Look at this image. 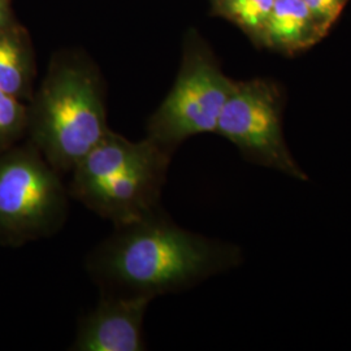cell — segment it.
<instances>
[{
	"label": "cell",
	"mask_w": 351,
	"mask_h": 351,
	"mask_svg": "<svg viewBox=\"0 0 351 351\" xmlns=\"http://www.w3.org/2000/svg\"><path fill=\"white\" fill-rule=\"evenodd\" d=\"M7 19V0H0V25L5 23Z\"/></svg>",
	"instance_id": "5bb4252c"
},
{
	"label": "cell",
	"mask_w": 351,
	"mask_h": 351,
	"mask_svg": "<svg viewBox=\"0 0 351 351\" xmlns=\"http://www.w3.org/2000/svg\"><path fill=\"white\" fill-rule=\"evenodd\" d=\"M275 0H230V11L243 25L252 29L265 25Z\"/></svg>",
	"instance_id": "7c38bea8"
},
{
	"label": "cell",
	"mask_w": 351,
	"mask_h": 351,
	"mask_svg": "<svg viewBox=\"0 0 351 351\" xmlns=\"http://www.w3.org/2000/svg\"><path fill=\"white\" fill-rule=\"evenodd\" d=\"M241 262L236 245L186 230L160 208L114 226L88 254L86 269L101 295L152 301L193 288Z\"/></svg>",
	"instance_id": "6da1fadb"
},
{
	"label": "cell",
	"mask_w": 351,
	"mask_h": 351,
	"mask_svg": "<svg viewBox=\"0 0 351 351\" xmlns=\"http://www.w3.org/2000/svg\"><path fill=\"white\" fill-rule=\"evenodd\" d=\"M151 301L101 295L97 307L80 320L73 351H143L145 315Z\"/></svg>",
	"instance_id": "52a82bcc"
},
{
	"label": "cell",
	"mask_w": 351,
	"mask_h": 351,
	"mask_svg": "<svg viewBox=\"0 0 351 351\" xmlns=\"http://www.w3.org/2000/svg\"><path fill=\"white\" fill-rule=\"evenodd\" d=\"M29 60L20 38L0 33V88L21 98L29 88Z\"/></svg>",
	"instance_id": "30bf717a"
},
{
	"label": "cell",
	"mask_w": 351,
	"mask_h": 351,
	"mask_svg": "<svg viewBox=\"0 0 351 351\" xmlns=\"http://www.w3.org/2000/svg\"><path fill=\"white\" fill-rule=\"evenodd\" d=\"M216 133L232 142L245 160L295 180H307L284 141L280 95L271 84L234 82L220 113Z\"/></svg>",
	"instance_id": "277c9868"
},
{
	"label": "cell",
	"mask_w": 351,
	"mask_h": 351,
	"mask_svg": "<svg viewBox=\"0 0 351 351\" xmlns=\"http://www.w3.org/2000/svg\"><path fill=\"white\" fill-rule=\"evenodd\" d=\"M313 17L332 20L339 12L341 0H303Z\"/></svg>",
	"instance_id": "4fadbf2b"
},
{
	"label": "cell",
	"mask_w": 351,
	"mask_h": 351,
	"mask_svg": "<svg viewBox=\"0 0 351 351\" xmlns=\"http://www.w3.org/2000/svg\"><path fill=\"white\" fill-rule=\"evenodd\" d=\"M69 191L60 173L29 142L0 151V243L21 246L62 230Z\"/></svg>",
	"instance_id": "3957f363"
},
{
	"label": "cell",
	"mask_w": 351,
	"mask_h": 351,
	"mask_svg": "<svg viewBox=\"0 0 351 351\" xmlns=\"http://www.w3.org/2000/svg\"><path fill=\"white\" fill-rule=\"evenodd\" d=\"M234 86L202 55L190 56L175 86L149 125V138L175 152L186 139L216 132L226 99Z\"/></svg>",
	"instance_id": "5b68a950"
},
{
	"label": "cell",
	"mask_w": 351,
	"mask_h": 351,
	"mask_svg": "<svg viewBox=\"0 0 351 351\" xmlns=\"http://www.w3.org/2000/svg\"><path fill=\"white\" fill-rule=\"evenodd\" d=\"M163 149L165 147L149 137L139 142H132L108 130L71 172L69 195L75 199L80 194L95 188L113 176L149 160Z\"/></svg>",
	"instance_id": "ba28073f"
},
{
	"label": "cell",
	"mask_w": 351,
	"mask_h": 351,
	"mask_svg": "<svg viewBox=\"0 0 351 351\" xmlns=\"http://www.w3.org/2000/svg\"><path fill=\"white\" fill-rule=\"evenodd\" d=\"M30 143L60 175L72 172L110 130L99 85L88 68L64 64L47 78L32 114Z\"/></svg>",
	"instance_id": "7a4b0ae2"
},
{
	"label": "cell",
	"mask_w": 351,
	"mask_h": 351,
	"mask_svg": "<svg viewBox=\"0 0 351 351\" xmlns=\"http://www.w3.org/2000/svg\"><path fill=\"white\" fill-rule=\"evenodd\" d=\"M27 129V112L19 98L0 88V151L14 146Z\"/></svg>",
	"instance_id": "8fae6325"
},
{
	"label": "cell",
	"mask_w": 351,
	"mask_h": 351,
	"mask_svg": "<svg viewBox=\"0 0 351 351\" xmlns=\"http://www.w3.org/2000/svg\"><path fill=\"white\" fill-rule=\"evenodd\" d=\"M173 152H156L149 160L128 168L75 199L90 211L111 221L126 226L162 208V193Z\"/></svg>",
	"instance_id": "8992f818"
},
{
	"label": "cell",
	"mask_w": 351,
	"mask_h": 351,
	"mask_svg": "<svg viewBox=\"0 0 351 351\" xmlns=\"http://www.w3.org/2000/svg\"><path fill=\"white\" fill-rule=\"evenodd\" d=\"M313 14L303 0H275L265 27L268 37L280 46H298L307 36Z\"/></svg>",
	"instance_id": "9c48e42d"
}]
</instances>
